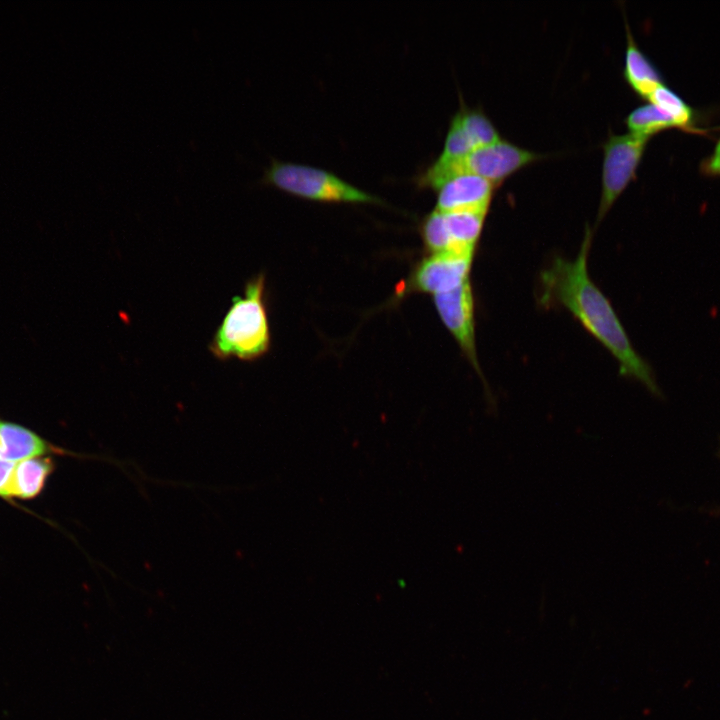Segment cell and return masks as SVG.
<instances>
[{
  "mask_svg": "<svg viewBox=\"0 0 720 720\" xmlns=\"http://www.w3.org/2000/svg\"><path fill=\"white\" fill-rule=\"evenodd\" d=\"M592 230L586 227L578 255L573 260L555 257L539 275L538 300L544 307L561 306L617 360L624 377L641 382L661 396L653 370L634 349L611 302L590 278L588 256Z\"/></svg>",
  "mask_w": 720,
  "mask_h": 720,
  "instance_id": "6da1fadb",
  "label": "cell"
},
{
  "mask_svg": "<svg viewBox=\"0 0 720 720\" xmlns=\"http://www.w3.org/2000/svg\"><path fill=\"white\" fill-rule=\"evenodd\" d=\"M265 277L250 279L242 295H236L209 343L218 360L232 357L252 361L270 347V329L265 305Z\"/></svg>",
  "mask_w": 720,
  "mask_h": 720,
  "instance_id": "7a4b0ae2",
  "label": "cell"
},
{
  "mask_svg": "<svg viewBox=\"0 0 720 720\" xmlns=\"http://www.w3.org/2000/svg\"><path fill=\"white\" fill-rule=\"evenodd\" d=\"M544 156L501 138L473 150L462 158L446 160L437 157L418 175L417 184L434 188L450 176L472 173L498 187L510 175Z\"/></svg>",
  "mask_w": 720,
  "mask_h": 720,
  "instance_id": "3957f363",
  "label": "cell"
},
{
  "mask_svg": "<svg viewBox=\"0 0 720 720\" xmlns=\"http://www.w3.org/2000/svg\"><path fill=\"white\" fill-rule=\"evenodd\" d=\"M259 182L317 201L382 202L377 196L352 185L328 170L275 158H272L269 166L264 169Z\"/></svg>",
  "mask_w": 720,
  "mask_h": 720,
  "instance_id": "277c9868",
  "label": "cell"
},
{
  "mask_svg": "<svg viewBox=\"0 0 720 720\" xmlns=\"http://www.w3.org/2000/svg\"><path fill=\"white\" fill-rule=\"evenodd\" d=\"M649 139L630 132L610 133L603 143L601 196L596 225L635 178Z\"/></svg>",
  "mask_w": 720,
  "mask_h": 720,
  "instance_id": "5b68a950",
  "label": "cell"
},
{
  "mask_svg": "<svg viewBox=\"0 0 720 720\" xmlns=\"http://www.w3.org/2000/svg\"><path fill=\"white\" fill-rule=\"evenodd\" d=\"M437 312L474 370L482 377L475 341L474 297L470 280L433 295Z\"/></svg>",
  "mask_w": 720,
  "mask_h": 720,
  "instance_id": "8992f818",
  "label": "cell"
},
{
  "mask_svg": "<svg viewBox=\"0 0 720 720\" xmlns=\"http://www.w3.org/2000/svg\"><path fill=\"white\" fill-rule=\"evenodd\" d=\"M497 186L489 180L472 173H459L440 182L436 191V210L489 211Z\"/></svg>",
  "mask_w": 720,
  "mask_h": 720,
  "instance_id": "52a82bcc",
  "label": "cell"
},
{
  "mask_svg": "<svg viewBox=\"0 0 720 720\" xmlns=\"http://www.w3.org/2000/svg\"><path fill=\"white\" fill-rule=\"evenodd\" d=\"M474 255L432 254L417 267L413 282L421 291L433 295L451 291L470 280Z\"/></svg>",
  "mask_w": 720,
  "mask_h": 720,
  "instance_id": "ba28073f",
  "label": "cell"
},
{
  "mask_svg": "<svg viewBox=\"0 0 720 720\" xmlns=\"http://www.w3.org/2000/svg\"><path fill=\"white\" fill-rule=\"evenodd\" d=\"M626 35L623 77L635 93L647 100L659 86L665 83L658 68L638 47L627 22Z\"/></svg>",
  "mask_w": 720,
  "mask_h": 720,
  "instance_id": "9c48e42d",
  "label": "cell"
},
{
  "mask_svg": "<svg viewBox=\"0 0 720 720\" xmlns=\"http://www.w3.org/2000/svg\"><path fill=\"white\" fill-rule=\"evenodd\" d=\"M487 213L473 210L443 212L450 253L474 255Z\"/></svg>",
  "mask_w": 720,
  "mask_h": 720,
  "instance_id": "30bf717a",
  "label": "cell"
},
{
  "mask_svg": "<svg viewBox=\"0 0 720 720\" xmlns=\"http://www.w3.org/2000/svg\"><path fill=\"white\" fill-rule=\"evenodd\" d=\"M57 451L30 430L12 423L0 422V458L20 462Z\"/></svg>",
  "mask_w": 720,
  "mask_h": 720,
  "instance_id": "8fae6325",
  "label": "cell"
},
{
  "mask_svg": "<svg viewBox=\"0 0 720 720\" xmlns=\"http://www.w3.org/2000/svg\"><path fill=\"white\" fill-rule=\"evenodd\" d=\"M53 470V462L49 458H30L16 463L11 496L32 498L42 489L46 478Z\"/></svg>",
  "mask_w": 720,
  "mask_h": 720,
  "instance_id": "7c38bea8",
  "label": "cell"
},
{
  "mask_svg": "<svg viewBox=\"0 0 720 720\" xmlns=\"http://www.w3.org/2000/svg\"><path fill=\"white\" fill-rule=\"evenodd\" d=\"M453 116L474 149L489 145L502 138L496 126L481 107L470 108L462 102Z\"/></svg>",
  "mask_w": 720,
  "mask_h": 720,
  "instance_id": "4fadbf2b",
  "label": "cell"
},
{
  "mask_svg": "<svg viewBox=\"0 0 720 720\" xmlns=\"http://www.w3.org/2000/svg\"><path fill=\"white\" fill-rule=\"evenodd\" d=\"M674 122L676 129L699 132L695 127V110L674 90L665 84L659 86L647 99Z\"/></svg>",
  "mask_w": 720,
  "mask_h": 720,
  "instance_id": "5bb4252c",
  "label": "cell"
},
{
  "mask_svg": "<svg viewBox=\"0 0 720 720\" xmlns=\"http://www.w3.org/2000/svg\"><path fill=\"white\" fill-rule=\"evenodd\" d=\"M625 123L630 133L648 138L667 129H676L672 119L649 101L630 111Z\"/></svg>",
  "mask_w": 720,
  "mask_h": 720,
  "instance_id": "9a60e30c",
  "label": "cell"
},
{
  "mask_svg": "<svg viewBox=\"0 0 720 720\" xmlns=\"http://www.w3.org/2000/svg\"><path fill=\"white\" fill-rule=\"evenodd\" d=\"M422 235L426 247L432 254L450 253L443 212L434 209L424 218Z\"/></svg>",
  "mask_w": 720,
  "mask_h": 720,
  "instance_id": "2e32d148",
  "label": "cell"
},
{
  "mask_svg": "<svg viewBox=\"0 0 720 720\" xmlns=\"http://www.w3.org/2000/svg\"><path fill=\"white\" fill-rule=\"evenodd\" d=\"M16 463L0 458V495L11 497L13 474Z\"/></svg>",
  "mask_w": 720,
  "mask_h": 720,
  "instance_id": "e0dca14e",
  "label": "cell"
},
{
  "mask_svg": "<svg viewBox=\"0 0 720 720\" xmlns=\"http://www.w3.org/2000/svg\"><path fill=\"white\" fill-rule=\"evenodd\" d=\"M700 170L706 176H720V138L711 155L702 161Z\"/></svg>",
  "mask_w": 720,
  "mask_h": 720,
  "instance_id": "ac0fdd59",
  "label": "cell"
},
{
  "mask_svg": "<svg viewBox=\"0 0 720 720\" xmlns=\"http://www.w3.org/2000/svg\"><path fill=\"white\" fill-rule=\"evenodd\" d=\"M719 455H720V447H719Z\"/></svg>",
  "mask_w": 720,
  "mask_h": 720,
  "instance_id": "d6986e66",
  "label": "cell"
}]
</instances>
